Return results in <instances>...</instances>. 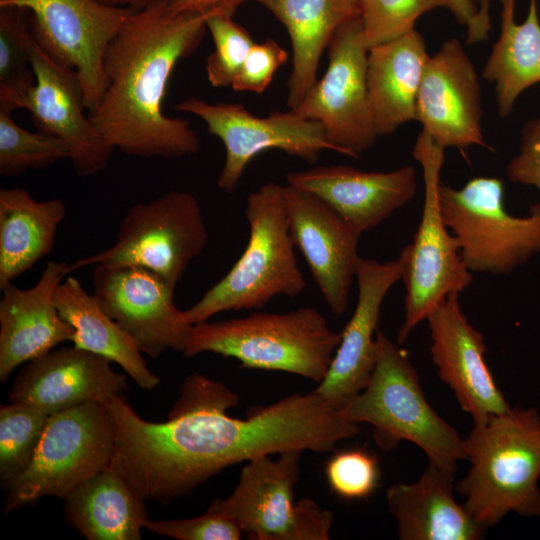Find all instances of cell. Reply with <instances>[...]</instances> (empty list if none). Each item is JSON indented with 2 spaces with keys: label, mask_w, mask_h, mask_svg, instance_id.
<instances>
[{
  "label": "cell",
  "mask_w": 540,
  "mask_h": 540,
  "mask_svg": "<svg viewBox=\"0 0 540 540\" xmlns=\"http://www.w3.org/2000/svg\"><path fill=\"white\" fill-rule=\"evenodd\" d=\"M237 393L199 373L184 380L165 422L142 419L121 395L105 405L114 427L110 466L147 501L166 505L234 464L287 450L325 453L360 427L313 390L259 409L246 419L226 411Z\"/></svg>",
  "instance_id": "cell-1"
},
{
  "label": "cell",
  "mask_w": 540,
  "mask_h": 540,
  "mask_svg": "<svg viewBox=\"0 0 540 540\" xmlns=\"http://www.w3.org/2000/svg\"><path fill=\"white\" fill-rule=\"evenodd\" d=\"M169 0H153L134 13L104 56L105 90L89 119L104 141L128 155L167 159L194 155L200 138L190 123L163 111L168 79L207 29V14H171Z\"/></svg>",
  "instance_id": "cell-2"
},
{
  "label": "cell",
  "mask_w": 540,
  "mask_h": 540,
  "mask_svg": "<svg viewBox=\"0 0 540 540\" xmlns=\"http://www.w3.org/2000/svg\"><path fill=\"white\" fill-rule=\"evenodd\" d=\"M471 467L458 485L465 507L489 528L510 512L540 520V413L510 407L464 439Z\"/></svg>",
  "instance_id": "cell-3"
},
{
  "label": "cell",
  "mask_w": 540,
  "mask_h": 540,
  "mask_svg": "<svg viewBox=\"0 0 540 540\" xmlns=\"http://www.w3.org/2000/svg\"><path fill=\"white\" fill-rule=\"evenodd\" d=\"M376 341L377 360L366 387L338 413L370 424L381 449L410 441L430 464L454 476L458 462L466 460L464 439L427 401L408 353L380 330Z\"/></svg>",
  "instance_id": "cell-4"
},
{
  "label": "cell",
  "mask_w": 540,
  "mask_h": 540,
  "mask_svg": "<svg viewBox=\"0 0 540 540\" xmlns=\"http://www.w3.org/2000/svg\"><path fill=\"white\" fill-rule=\"evenodd\" d=\"M341 334L314 307L287 313L255 312L244 318L193 324L183 354L212 352L239 360L251 369L296 374L320 383Z\"/></svg>",
  "instance_id": "cell-5"
},
{
  "label": "cell",
  "mask_w": 540,
  "mask_h": 540,
  "mask_svg": "<svg viewBox=\"0 0 540 540\" xmlns=\"http://www.w3.org/2000/svg\"><path fill=\"white\" fill-rule=\"evenodd\" d=\"M248 243L228 273L185 310L191 325L224 311L262 309L274 297L299 296L306 282L294 252L283 186L267 183L247 197Z\"/></svg>",
  "instance_id": "cell-6"
},
{
  "label": "cell",
  "mask_w": 540,
  "mask_h": 540,
  "mask_svg": "<svg viewBox=\"0 0 540 540\" xmlns=\"http://www.w3.org/2000/svg\"><path fill=\"white\" fill-rule=\"evenodd\" d=\"M444 151L423 130L413 148V157L423 172L424 202L413 242L400 252L404 261L405 315L397 334L398 344H403L448 295L460 294L473 279L440 209L438 191Z\"/></svg>",
  "instance_id": "cell-7"
},
{
  "label": "cell",
  "mask_w": 540,
  "mask_h": 540,
  "mask_svg": "<svg viewBox=\"0 0 540 540\" xmlns=\"http://www.w3.org/2000/svg\"><path fill=\"white\" fill-rule=\"evenodd\" d=\"M438 197L471 272L508 274L540 253V202L526 216L509 214L501 179L476 177L459 189L441 181Z\"/></svg>",
  "instance_id": "cell-8"
},
{
  "label": "cell",
  "mask_w": 540,
  "mask_h": 540,
  "mask_svg": "<svg viewBox=\"0 0 540 540\" xmlns=\"http://www.w3.org/2000/svg\"><path fill=\"white\" fill-rule=\"evenodd\" d=\"M207 241L197 198L190 192L173 190L133 205L121 222L115 243L72 262L68 272L100 264L138 266L153 271L175 288Z\"/></svg>",
  "instance_id": "cell-9"
},
{
  "label": "cell",
  "mask_w": 540,
  "mask_h": 540,
  "mask_svg": "<svg viewBox=\"0 0 540 540\" xmlns=\"http://www.w3.org/2000/svg\"><path fill=\"white\" fill-rule=\"evenodd\" d=\"M112 419L103 403H86L48 417L26 470L7 489L5 514L45 496L65 499L110 465Z\"/></svg>",
  "instance_id": "cell-10"
},
{
  "label": "cell",
  "mask_w": 540,
  "mask_h": 540,
  "mask_svg": "<svg viewBox=\"0 0 540 540\" xmlns=\"http://www.w3.org/2000/svg\"><path fill=\"white\" fill-rule=\"evenodd\" d=\"M298 449L248 460L239 482L225 499L209 509L231 518L253 540H328L333 514L311 499L294 502L299 480Z\"/></svg>",
  "instance_id": "cell-11"
},
{
  "label": "cell",
  "mask_w": 540,
  "mask_h": 540,
  "mask_svg": "<svg viewBox=\"0 0 540 540\" xmlns=\"http://www.w3.org/2000/svg\"><path fill=\"white\" fill-rule=\"evenodd\" d=\"M9 6L29 12L34 40L54 61L75 71L85 109L93 113L105 90V52L136 9L96 0H12L4 7Z\"/></svg>",
  "instance_id": "cell-12"
},
{
  "label": "cell",
  "mask_w": 540,
  "mask_h": 540,
  "mask_svg": "<svg viewBox=\"0 0 540 540\" xmlns=\"http://www.w3.org/2000/svg\"><path fill=\"white\" fill-rule=\"evenodd\" d=\"M329 47L324 76L293 111L316 120L328 141L341 154L356 158L379 138L372 119L367 89L368 47L360 15L342 22Z\"/></svg>",
  "instance_id": "cell-13"
},
{
  "label": "cell",
  "mask_w": 540,
  "mask_h": 540,
  "mask_svg": "<svg viewBox=\"0 0 540 540\" xmlns=\"http://www.w3.org/2000/svg\"><path fill=\"white\" fill-rule=\"evenodd\" d=\"M176 110L201 118L209 133L223 142L226 156L217 184L229 193L238 186L249 162L265 150L278 149L311 164L324 150L338 152L320 122L293 110L258 117L238 103L211 104L199 98L182 100Z\"/></svg>",
  "instance_id": "cell-14"
},
{
  "label": "cell",
  "mask_w": 540,
  "mask_h": 540,
  "mask_svg": "<svg viewBox=\"0 0 540 540\" xmlns=\"http://www.w3.org/2000/svg\"><path fill=\"white\" fill-rule=\"evenodd\" d=\"M93 295L104 312L152 358L167 350L183 353L191 328L177 308L174 289L153 271L138 266L95 265Z\"/></svg>",
  "instance_id": "cell-15"
},
{
  "label": "cell",
  "mask_w": 540,
  "mask_h": 540,
  "mask_svg": "<svg viewBox=\"0 0 540 540\" xmlns=\"http://www.w3.org/2000/svg\"><path fill=\"white\" fill-rule=\"evenodd\" d=\"M481 86L457 38L429 56L417 98L416 121L442 147L489 149L482 131Z\"/></svg>",
  "instance_id": "cell-16"
},
{
  "label": "cell",
  "mask_w": 540,
  "mask_h": 540,
  "mask_svg": "<svg viewBox=\"0 0 540 540\" xmlns=\"http://www.w3.org/2000/svg\"><path fill=\"white\" fill-rule=\"evenodd\" d=\"M289 231L331 312L343 314L355 278L361 233L303 189L283 186Z\"/></svg>",
  "instance_id": "cell-17"
},
{
  "label": "cell",
  "mask_w": 540,
  "mask_h": 540,
  "mask_svg": "<svg viewBox=\"0 0 540 540\" xmlns=\"http://www.w3.org/2000/svg\"><path fill=\"white\" fill-rule=\"evenodd\" d=\"M404 261L379 262L358 258L355 278L358 299L341 334L327 373L314 391L339 411L367 385L377 360L376 332L381 306L388 291L402 279Z\"/></svg>",
  "instance_id": "cell-18"
},
{
  "label": "cell",
  "mask_w": 540,
  "mask_h": 540,
  "mask_svg": "<svg viewBox=\"0 0 540 540\" xmlns=\"http://www.w3.org/2000/svg\"><path fill=\"white\" fill-rule=\"evenodd\" d=\"M31 63L35 84L18 108L31 113L40 132L57 137L68 146L78 175L87 177L102 171L113 149L84 114L86 109L77 74L49 57L35 40Z\"/></svg>",
  "instance_id": "cell-19"
},
{
  "label": "cell",
  "mask_w": 540,
  "mask_h": 540,
  "mask_svg": "<svg viewBox=\"0 0 540 540\" xmlns=\"http://www.w3.org/2000/svg\"><path fill=\"white\" fill-rule=\"evenodd\" d=\"M426 320L432 362L474 424L508 410L510 406L484 358V336L463 313L459 293L448 295Z\"/></svg>",
  "instance_id": "cell-20"
},
{
  "label": "cell",
  "mask_w": 540,
  "mask_h": 540,
  "mask_svg": "<svg viewBox=\"0 0 540 540\" xmlns=\"http://www.w3.org/2000/svg\"><path fill=\"white\" fill-rule=\"evenodd\" d=\"M111 363L75 346L51 350L20 371L9 398L49 416L86 403H104L127 389L126 376L115 372Z\"/></svg>",
  "instance_id": "cell-21"
},
{
  "label": "cell",
  "mask_w": 540,
  "mask_h": 540,
  "mask_svg": "<svg viewBox=\"0 0 540 540\" xmlns=\"http://www.w3.org/2000/svg\"><path fill=\"white\" fill-rule=\"evenodd\" d=\"M288 185L308 191L363 234L408 203L417 191L415 169L365 172L345 165L315 166L286 174Z\"/></svg>",
  "instance_id": "cell-22"
},
{
  "label": "cell",
  "mask_w": 540,
  "mask_h": 540,
  "mask_svg": "<svg viewBox=\"0 0 540 540\" xmlns=\"http://www.w3.org/2000/svg\"><path fill=\"white\" fill-rule=\"evenodd\" d=\"M69 274L66 262L49 261L37 283L21 289L12 283L1 288L0 379L52 350L73 341L75 329L60 315L54 301L58 285Z\"/></svg>",
  "instance_id": "cell-23"
},
{
  "label": "cell",
  "mask_w": 540,
  "mask_h": 540,
  "mask_svg": "<svg viewBox=\"0 0 540 540\" xmlns=\"http://www.w3.org/2000/svg\"><path fill=\"white\" fill-rule=\"evenodd\" d=\"M454 476L433 464L413 483L387 490V503L401 540H478L487 527L453 496Z\"/></svg>",
  "instance_id": "cell-24"
},
{
  "label": "cell",
  "mask_w": 540,
  "mask_h": 540,
  "mask_svg": "<svg viewBox=\"0 0 540 540\" xmlns=\"http://www.w3.org/2000/svg\"><path fill=\"white\" fill-rule=\"evenodd\" d=\"M429 55L424 37L410 32L373 46L367 56V89L378 137L416 120L417 98Z\"/></svg>",
  "instance_id": "cell-25"
},
{
  "label": "cell",
  "mask_w": 540,
  "mask_h": 540,
  "mask_svg": "<svg viewBox=\"0 0 540 540\" xmlns=\"http://www.w3.org/2000/svg\"><path fill=\"white\" fill-rule=\"evenodd\" d=\"M69 522L89 540H140L145 499L112 466L88 478L65 499Z\"/></svg>",
  "instance_id": "cell-26"
},
{
  "label": "cell",
  "mask_w": 540,
  "mask_h": 540,
  "mask_svg": "<svg viewBox=\"0 0 540 540\" xmlns=\"http://www.w3.org/2000/svg\"><path fill=\"white\" fill-rule=\"evenodd\" d=\"M65 215L60 199L36 201L23 188L0 190V289L52 251Z\"/></svg>",
  "instance_id": "cell-27"
},
{
  "label": "cell",
  "mask_w": 540,
  "mask_h": 540,
  "mask_svg": "<svg viewBox=\"0 0 540 540\" xmlns=\"http://www.w3.org/2000/svg\"><path fill=\"white\" fill-rule=\"evenodd\" d=\"M54 301L61 317L75 329L73 346L117 363L143 389L152 390L159 384L134 339L104 312L77 278L67 275L58 285Z\"/></svg>",
  "instance_id": "cell-28"
},
{
  "label": "cell",
  "mask_w": 540,
  "mask_h": 540,
  "mask_svg": "<svg viewBox=\"0 0 540 540\" xmlns=\"http://www.w3.org/2000/svg\"><path fill=\"white\" fill-rule=\"evenodd\" d=\"M501 30L483 68L482 76L494 84L500 117H508L520 94L540 82V18L536 0L528 15L515 21L516 0H500Z\"/></svg>",
  "instance_id": "cell-29"
},
{
  "label": "cell",
  "mask_w": 540,
  "mask_h": 540,
  "mask_svg": "<svg viewBox=\"0 0 540 540\" xmlns=\"http://www.w3.org/2000/svg\"><path fill=\"white\" fill-rule=\"evenodd\" d=\"M286 27L292 46L287 105L295 110L316 83L320 58L342 23L334 0H253Z\"/></svg>",
  "instance_id": "cell-30"
},
{
  "label": "cell",
  "mask_w": 540,
  "mask_h": 540,
  "mask_svg": "<svg viewBox=\"0 0 540 540\" xmlns=\"http://www.w3.org/2000/svg\"><path fill=\"white\" fill-rule=\"evenodd\" d=\"M33 41L29 12L15 6L0 8V102L15 109L35 84Z\"/></svg>",
  "instance_id": "cell-31"
},
{
  "label": "cell",
  "mask_w": 540,
  "mask_h": 540,
  "mask_svg": "<svg viewBox=\"0 0 540 540\" xmlns=\"http://www.w3.org/2000/svg\"><path fill=\"white\" fill-rule=\"evenodd\" d=\"M14 109L0 102L1 176L21 175L29 169H41L58 160L70 159L68 146L59 138L20 127L12 118Z\"/></svg>",
  "instance_id": "cell-32"
},
{
  "label": "cell",
  "mask_w": 540,
  "mask_h": 540,
  "mask_svg": "<svg viewBox=\"0 0 540 540\" xmlns=\"http://www.w3.org/2000/svg\"><path fill=\"white\" fill-rule=\"evenodd\" d=\"M49 415L23 403L0 407V480L5 489L26 470Z\"/></svg>",
  "instance_id": "cell-33"
},
{
  "label": "cell",
  "mask_w": 540,
  "mask_h": 540,
  "mask_svg": "<svg viewBox=\"0 0 540 540\" xmlns=\"http://www.w3.org/2000/svg\"><path fill=\"white\" fill-rule=\"evenodd\" d=\"M437 7H442L441 0H360L366 46L369 49L414 30L418 18Z\"/></svg>",
  "instance_id": "cell-34"
},
{
  "label": "cell",
  "mask_w": 540,
  "mask_h": 540,
  "mask_svg": "<svg viewBox=\"0 0 540 540\" xmlns=\"http://www.w3.org/2000/svg\"><path fill=\"white\" fill-rule=\"evenodd\" d=\"M206 25L215 46L206 61L207 78L214 87L232 86L255 42L231 16L207 14Z\"/></svg>",
  "instance_id": "cell-35"
},
{
  "label": "cell",
  "mask_w": 540,
  "mask_h": 540,
  "mask_svg": "<svg viewBox=\"0 0 540 540\" xmlns=\"http://www.w3.org/2000/svg\"><path fill=\"white\" fill-rule=\"evenodd\" d=\"M325 472L332 491L348 500L371 495L380 478L376 457L361 448L337 453L328 461Z\"/></svg>",
  "instance_id": "cell-36"
},
{
  "label": "cell",
  "mask_w": 540,
  "mask_h": 540,
  "mask_svg": "<svg viewBox=\"0 0 540 540\" xmlns=\"http://www.w3.org/2000/svg\"><path fill=\"white\" fill-rule=\"evenodd\" d=\"M144 528L179 540H239L242 535V530L231 518L209 508L206 513L189 519H147Z\"/></svg>",
  "instance_id": "cell-37"
},
{
  "label": "cell",
  "mask_w": 540,
  "mask_h": 540,
  "mask_svg": "<svg viewBox=\"0 0 540 540\" xmlns=\"http://www.w3.org/2000/svg\"><path fill=\"white\" fill-rule=\"evenodd\" d=\"M287 60L288 53L276 41L267 39L263 43H255L231 87L239 92L261 94Z\"/></svg>",
  "instance_id": "cell-38"
},
{
  "label": "cell",
  "mask_w": 540,
  "mask_h": 540,
  "mask_svg": "<svg viewBox=\"0 0 540 540\" xmlns=\"http://www.w3.org/2000/svg\"><path fill=\"white\" fill-rule=\"evenodd\" d=\"M507 176L511 182L540 191V118L525 125L519 153L508 163Z\"/></svg>",
  "instance_id": "cell-39"
},
{
  "label": "cell",
  "mask_w": 540,
  "mask_h": 540,
  "mask_svg": "<svg viewBox=\"0 0 540 540\" xmlns=\"http://www.w3.org/2000/svg\"><path fill=\"white\" fill-rule=\"evenodd\" d=\"M245 1L248 0H169L168 10L171 14L200 12L232 17L237 8Z\"/></svg>",
  "instance_id": "cell-40"
},
{
  "label": "cell",
  "mask_w": 540,
  "mask_h": 540,
  "mask_svg": "<svg viewBox=\"0 0 540 540\" xmlns=\"http://www.w3.org/2000/svg\"><path fill=\"white\" fill-rule=\"evenodd\" d=\"M491 0H477V14L472 25L467 28L466 43L468 45L485 41L491 30L490 20Z\"/></svg>",
  "instance_id": "cell-41"
},
{
  "label": "cell",
  "mask_w": 540,
  "mask_h": 540,
  "mask_svg": "<svg viewBox=\"0 0 540 540\" xmlns=\"http://www.w3.org/2000/svg\"><path fill=\"white\" fill-rule=\"evenodd\" d=\"M442 7L454 15L456 21L469 28L478 11L476 0H441Z\"/></svg>",
  "instance_id": "cell-42"
},
{
  "label": "cell",
  "mask_w": 540,
  "mask_h": 540,
  "mask_svg": "<svg viewBox=\"0 0 540 540\" xmlns=\"http://www.w3.org/2000/svg\"><path fill=\"white\" fill-rule=\"evenodd\" d=\"M338 14L344 22L345 20L360 15V0H334Z\"/></svg>",
  "instance_id": "cell-43"
},
{
  "label": "cell",
  "mask_w": 540,
  "mask_h": 540,
  "mask_svg": "<svg viewBox=\"0 0 540 540\" xmlns=\"http://www.w3.org/2000/svg\"><path fill=\"white\" fill-rule=\"evenodd\" d=\"M101 4L112 7H129L140 10L153 0H96Z\"/></svg>",
  "instance_id": "cell-44"
},
{
  "label": "cell",
  "mask_w": 540,
  "mask_h": 540,
  "mask_svg": "<svg viewBox=\"0 0 540 540\" xmlns=\"http://www.w3.org/2000/svg\"><path fill=\"white\" fill-rule=\"evenodd\" d=\"M12 0H0V8L6 6L8 3H10Z\"/></svg>",
  "instance_id": "cell-45"
},
{
  "label": "cell",
  "mask_w": 540,
  "mask_h": 540,
  "mask_svg": "<svg viewBox=\"0 0 540 540\" xmlns=\"http://www.w3.org/2000/svg\"><path fill=\"white\" fill-rule=\"evenodd\" d=\"M538 12H539V18H540V5H539V7H538Z\"/></svg>",
  "instance_id": "cell-46"
}]
</instances>
